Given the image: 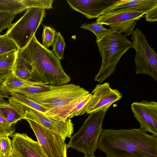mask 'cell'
Listing matches in <instances>:
<instances>
[{
  "label": "cell",
  "instance_id": "1",
  "mask_svg": "<svg viewBox=\"0 0 157 157\" xmlns=\"http://www.w3.org/2000/svg\"><path fill=\"white\" fill-rule=\"evenodd\" d=\"M98 149L108 157H157V136L140 128L102 129Z\"/></svg>",
  "mask_w": 157,
  "mask_h": 157
},
{
  "label": "cell",
  "instance_id": "2",
  "mask_svg": "<svg viewBox=\"0 0 157 157\" xmlns=\"http://www.w3.org/2000/svg\"><path fill=\"white\" fill-rule=\"evenodd\" d=\"M19 55L31 65L32 70L29 81L52 86L68 84L71 77L64 71L60 60L52 50L40 44L34 35Z\"/></svg>",
  "mask_w": 157,
  "mask_h": 157
},
{
  "label": "cell",
  "instance_id": "3",
  "mask_svg": "<svg viewBox=\"0 0 157 157\" xmlns=\"http://www.w3.org/2000/svg\"><path fill=\"white\" fill-rule=\"evenodd\" d=\"M90 94L79 86L70 84L26 97L44 107L52 118L65 122L70 113Z\"/></svg>",
  "mask_w": 157,
  "mask_h": 157
},
{
  "label": "cell",
  "instance_id": "4",
  "mask_svg": "<svg viewBox=\"0 0 157 157\" xmlns=\"http://www.w3.org/2000/svg\"><path fill=\"white\" fill-rule=\"evenodd\" d=\"M96 42L102 58V63L94 80L101 83L115 71L121 57L132 48L133 44L124 35L112 30Z\"/></svg>",
  "mask_w": 157,
  "mask_h": 157
},
{
  "label": "cell",
  "instance_id": "5",
  "mask_svg": "<svg viewBox=\"0 0 157 157\" xmlns=\"http://www.w3.org/2000/svg\"><path fill=\"white\" fill-rule=\"evenodd\" d=\"M108 110L90 114L78 130L70 138L67 149L71 148L85 155H94L98 149L103 121Z\"/></svg>",
  "mask_w": 157,
  "mask_h": 157
},
{
  "label": "cell",
  "instance_id": "6",
  "mask_svg": "<svg viewBox=\"0 0 157 157\" xmlns=\"http://www.w3.org/2000/svg\"><path fill=\"white\" fill-rule=\"evenodd\" d=\"M46 14L45 9L32 7L23 16L12 24L5 34L22 50L29 44L41 24Z\"/></svg>",
  "mask_w": 157,
  "mask_h": 157
},
{
  "label": "cell",
  "instance_id": "7",
  "mask_svg": "<svg viewBox=\"0 0 157 157\" xmlns=\"http://www.w3.org/2000/svg\"><path fill=\"white\" fill-rule=\"evenodd\" d=\"M8 101L12 108L23 119L33 121L47 129L60 136L64 140L71 138L74 132L73 124L69 118L65 122L48 117L23 103L15 97L11 96Z\"/></svg>",
  "mask_w": 157,
  "mask_h": 157
},
{
  "label": "cell",
  "instance_id": "8",
  "mask_svg": "<svg viewBox=\"0 0 157 157\" xmlns=\"http://www.w3.org/2000/svg\"><path fill=\"white\" fill-rule=\"evenodd\" d=\"M132 34V48L136 52L134 59L136 74L147 75L157 81V54L140 29L136 28Z\"/></svg>",
  "mask_w": 157,
  "mask_h": 157
},
{
  "label": "cell",
  "instance_id": "9",
  "mask_svg": "<svg viewBox=\"0 0 157 157\" xmlns=\"http://www.w3.org/2000/svg\"><path fill=\"white\" fill-rule=\"evenodd\" d=\"M91 94L90 98L78 112L77 116L109 109L113 103L123 97L118 90L111 88L108 82L97 85Z\"/></svg>",
  "mask_w": 157,
  "mask_h": 157
},
{
  "label": "cell",
  "instance_id": "10",
  "mask_svg": "<svg viewBox=\"0 0 157 157\" xmlns=\"http://www.w3.org/2000/svg\"><path fill=\"white\" fill-rule=\"evenodd\" d=\"M25 120L29 123L47 157H67V145L60 136L33 121Z\"/></svg>",
  "mask_w": 157,
  "mask_h": 157
},
{
  "label": "cell",
  "instance_id": "11",
  "mask_svg": "<svg viewBox=\"0 0 157 157\" xmlns=\"http://www.w3.org/2000/svg\"><path fill=\"white\" fill-rule=\"evenodd\" d=\"M146 13L134 10L115 11L105 13L97 18L96 22L109 26L118 33H125L126 36L131 34L136 25V21Z\"/></svg>",
  "mask_w": 157,
  "mask_h": 157
},
{
  "label": "cell",
  "instance_id": "12",
  "mask_svg": "<svg viewBox=\"0 0 157 157\" xmlns=\"http://www.w3.org/2000/svg\"><path fill=\"white\" fill-rule=\"evenodd\" d=\"M133 116L140 123L141 129L157 136V103L144 100L131 105Z\"/></svg>",
  "mask_w": 157,
  "mask_h": 157
},
{
  "label": "cell",
  "instance_id": "13",
  "mask_svg": "<svg viewBox=\"0 0 157 157\" xmlns=\"http://www.w3.org/2000/svg\"><path fill=\"white\" fill-rule=\"evenodd\" d=\"M9 136L13 149L20 157H47L38 141L26 134L15 133Z\"/></svg>",
  "mask_w": 157,
  "mask_h": 157
},
{
  "label": "cell",
  "instance_id": "14",
  "mask_svg": "<svg viewBox=\"0 0 157 157\" xmlns=\"http://www.w3.org/2000/svg\"><path fill=\"white\" fill-rule=\"evenodd\" d=\"M116 0H67L73 9L91 19L98 18L105 10L114 4Z\"/></svg>",
  "mask_w": 157,
  "mask_h": 157
},
{
  "label": "cell",
  "instance_id": "15",
  "mask_svg": "<svg viewBox=\"0 0 157 157\" xmlns=\"http://www.w3.org/2000/svg\"><path fill=\"white\" fill-rule=\"evenodd\" d=\"M156 7L157 0H119L106 10L103 14L115 11L129 10L146 13Z\"/></svg>",
  "mask_w": 157,
  "mask_h": 157
},
{
  "label": "cell",
  "instance_id": "16",
  "mask_svg": "<svg viewBox=\"0 0 157 157\" xmlns=\"http://www.w3.org/2000/svg\"><path fill=\"white\" fill-rule=\"evenodd\" d=\"M19 50H13L0 55V86L14 74Z\"/></svg>",
  "mask_w": 157,
  "mask_h": 157
},
{
  "label": "cell",
  "instance_id": "17",
  "mask_svg": "<svg viewBox=\"0 0 157 157\" xmlns=\"http://www.w3.org/2000/svg\"><path fill=\"white\" fill-rule=\"evenodd\" d=\"M42 84H43L21 79L14 74L7 78L0 87L3 91L9 93L18 88Z\"/></svg>",
  "mask_w": 157,
  "mask_h": 157
},
{
  "label": "cell",
  "instance_id": "18",
  "mask_svg": "<svg viewBox=\"0 0 157 157\" xmlns=\"http://www.w3.org/2000/svg\"><path fill=\"white\" fill-rule=\"evenodd\" d=\"M32 70L30 63L18 54L14 69L15 75L21 79L29 81Z\"/></svg>",
  "mask_w": 157,
  "mask_h": 157
},
{
  "label": "cell",
  "instance_id": "19",
  "mask_svg": "<svg viewBox=\"0 0 157 157\" xmlns=\"http://www.w3.org/2000/svg\"><path fill=\"white\" fill-rule=\"evenodd\" d=\"M0 110L8 122L11 126L22 119L19 114L12 107L8 101H6L3 98L0 99Z\"/></svg>",
  "mask_w": 157,
  "mask_h": 157
},
{
  "label": "cell",
  "instance_id": "20",
  "mask_svg": "<svg viewBox=\"0 0 157 157\" xmlns=\"http://www.w3.org/2000/svg\"><path fill=\"white\" fill-rule=\"evenodd\" d=\"M23 0H0V10L18 14L27 9Z\"/></svg>",
  "mask_w": 157,
  "mask_h": 157
},
{
  "label": "cell",
  "instance_id": "21",
  "mask_svg": "<svg viewBox=\"0 0 157 157\" xmlns=\"http://www.w3.org/2000/svg\"><path fill=\"white\" fill-rule=\"evenodd\" d=\"M9 94L11 96L15 97L27 106L36 110L46 116L52 117L48 113L46 109L28 97L15 92H11L9 93Z\"/></svg>",
  "mask_w": 157,
  "mask_h": 157
},
{
  "label": "cell",
  "instance_id": "22",
  "mask_svg": "<svg viewBox=\"0 0 157 157\" xmlns=\"http://www.w3.org/2000/svg\"><path fill=\"white\" fill-rule=\"evenodd\" d=\"M80 27L82 29L90 30L94 33L97 37L96 41L101 40L111 30L110 29L104 28L103 25L97 22H93L89 24L84 23L82 24Z\"/></svg>",
  "mask_w": 157,
  "mask_h": 157
},
{
  "label": "cell",
  "instance_id": "23",
  "mask_svg": "<svg viewBox=\"0 0 157 157\" xmlns=\"http://www.w3.org/2000/svg\"><path fill=\"white\" fill-rule=\"evenodd\" d=\"M53 87L45 84L34 85L18 88L10 92L16 93L27 96L32 94L48 91L51 89Z\"/></svg>",
  "mask_w": 157,
  "mask_h": 157
},
{
  "label": "cell",
  "instance_id": "24",
  "mask_svg": "<svg viewBox=\"0 0 157 157\" xmlns=\"http://www.w3.org/2000/svg\"><path fill=\"white\" fill-rule=\"evenodd\" d=\"M52 46V51L57 57L59 60L63 59L65 42L60 32L56 33L54 42Z\"/></svg>",
  "mask_w": 157,
  "mask_h": 157
},
{
  "label": "cell",
  "instance_id": "25",
  "mask_svg": "<svg viewBox=\"0 0 157 157\" xmlns=\"http://www.w3.org/2000/svg\"><path fill=\"white\" fill-rule=\"evenodd\" d=\"M56 33L55 29L51 27L44 26L42 34V44L48 49L50 46H53L54 42Z\"/></svg>",
  "mask_w": 157,
  "mask_h": 157
},
{
  "label": "cell",
  "instance_id": "26",
  "mask_svg": "<svg viewBox=\"0 0 157 157\" xmlns=\"http://www.w3.org/2000/svg\"><path fill=\"white\" fill-rule=\"evenodd\" d=\"M19 49L15 42L6 34L0 35V55Z\"/></svg>",
  "mask_w": 157,
  "mask_h": 157
},
{
  "label": "cell",
  "instance_id": "27",
  "mask_svg": "<svg viewBox=\"0 0 157 157\" xmlns=\"http://www.w3.org/2000/svg\"><path fill=\"white\" fill-rule=\"evenodd\" d=\"M17 14L0 10V33L4 29L9 28L12 21Z\"/></svg>",
  "mask_w": 157,
  "mask_h": 157
},
{
  "label": "cell",
  "instance_id": "28",
  "mask_svg": "<svg viewBox=\"0 0 157 157\" xmlns=\"http://www.w3.org/2000/svg\"><path fill=\"white\" fill-rule=\"evenodd\" d=\"M7 135L0 136V152L3 157H7L13 148L11 140Z\"/></svg>",
  "mask_w": 157,
  "mask_h": 157
},
{
  "label": "cell",
  "instance_id": "29",
  "mask_svg": "<svg viewBox=\"0 0 157 157\" xmlns=\"http://www.w3.org/2000/svg\"><path fill=\"white\" fill-rule=\"evenodd\" d=\"M14 130L12 126L8 122L0 110V136L13 134Z\"/></svg>",
  "mask_w": 157,
  "mask_h": 157
},
{
  "label": "cell",
  "instance_id": "30",
  "mask_svg": "<svg viewBox=\"0 0 157 157\" xmlns=\"http://www.w3.org/2000/svg\"><path fill=\"white\" fill-rule=\"evenodd\" d=\"M91 96L92 94L91 93L89 96L80 101L70 113L68 115V118L71 119L72 117L76 116L77 113L89 101Z\"/></svg>",
  "mask_w": 157,
  "mask_h": 157
},
{
  "label": "cell",
  "instance_id": "31",
  "mask_svg": "<svg viewBox=\"0 0 157 157\" xmlns=\"http://www.w3.org/2000/svg\"><path fill=\"white\" fill-rule=\"evenodd\" d=\"M146 21L149 22H154L157 20V7L150 10L145 14Z\"/></svg>",
  "mask_w": 157,
  "mask_h": 157
},
{
  "label": "cell",
  "instance_id": "32",
  "mask_svg": "<svg viewBox=\"0 0 157 157\" xmlns=\"http://www.w3.org/2000/svg\"><path fill=\"white\" fill-rule=\"evenodd\" d=\"M9 97V94L3 91L0 86V99H3L4 98H8Z\"/></svg>",
  "mask_w": 157,
  "mask_h": 157
},
{
  "label": "cell",
  "instance_id": "33",
  "mask_svg": "<svg viewBox=\"0 0 157 157\" xmlns=\"http://www.w3.org/2000/svg\"><path fill=\"white\" fill-rule=\"evenodd\" d=\"M7 157H20L15 151L13 150Z\"/></svg>",
  "mask_w": 157,
  "mask_h": 157
},
{
  "label": "cell",
  "instance_id": "34",
  "mask_svg": "<svg viewBox=\"0 0 157 157\" xmlns=\"http://www.w3.org/2000/svg\"><path fill=\"white\" fill-rule=\"evenodd\" d=\"M84 157H97L94 156V155H85ZM106 157H108L107 156Z\"/></svg>",
  "mask_w": 157,
  "mask_h": 157
},
{
  "label": "cell",
  "instance_id": "35",
  "mask_svg": "<svg viewBox=\"0 0 157 157\" xmlns=\"http://www.w3.org/2000/svg\"><path fill=\"white\" fill-rule=\"evenodd\" d=\"M0 157H3V156L2 155L1 153L0 152Z\"/></svg>",
  "mask_w": 157,
  "mask_h": 157
}]
</instances>
